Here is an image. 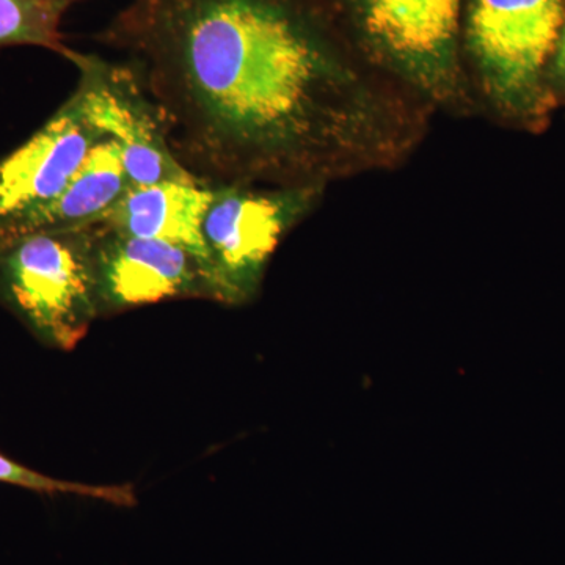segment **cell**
<instances>
[{"instance_id":"cell-1","label":"cell","mask_w":565,"mask_h":565,"mask_svg":"<svg viewBox=\"0 0 565 565\" xmlns=\"http://www.w3.org/2000/svg\"><path fill=\"white\" fill-rule=\"evenodd\" d=\"M333 24L321 0H132L95 40L193 177L327 189L403 167L435 114Z\"/></svg>"},{"instance_id":"cell-2","label":"cell","mask_w":565,"mask_h":565,"mask_svg":"<svg viewBox=\"0 0 565 565\" xmlns=\"http://www.w3.org/2000/svg\"><path fill=\"white\" fill-rule=\"evenodd\" d=\"M364 54L437 111H479L460 52L462 0H334Z\"/></svg>"},{"instance_id":"cell-3","label":"cell","mask_w":565,"mask_h":565,"mask_svg":"<svg viewBox=\"0 0 565 565\" xmlns=\"http://www.w3.org/2000/svg\"><path fill=\"white\" fill-rule=\"evenodd\" d=\"M565 0H473L467 40L479 109L537 125L548 109L546 65L556 54Z\"/></svg>"},{"instance_id":"cell-4","label":"cell","mask_w":565,"mask_h":565,"mask_svg":"<svg viewBox=\"0 0 565 565\" xmlns=\"http://www.w3.org/2000/svg\"><path fill=\"white\" fill-rule=\"evenodd\" d=\"M0 303L44 344L76 349L99 318L95 225L0 244Z\"/></svg>"},{"instance_id":"cell-5","label":"cell","mask_w":565,"mask_h":565,"mask_svg":"<svg viewBox=\"0 0 565 565\" xmlns=\"http://www.w3.org/2000/svg\"><path fill=\"white\" fill-rule=\"evenodd\" d=\"M322 188L214 184L203 222L215 302H252L278 245L321 203Z\"/></svg>"},{"instance_id":"cell-6","label":"cell","mask_w":565,"mask_h":565,"mask_svg":"<svg viewBox=\"0 0 565 565\" xmlns=\"http://www.w3.org/2000/svg\"><path fill=\"white\" fill-rule=\"evenodd\" d=\"M68 62L79 70L74 92L93 126L120 147L131 188L196 178L172 154L159 111L128 63L77 51Z\"/></svg>"},{"instance_id":"cell-7","label":"cell","mask_w":565,"mask_h":565,"mask_svg":"<svg viewBox=\"0 0 565 565\" xmlns=\"http://www.w3.org/2000/svg\"><path fill=\"white\" fill-rule=\"evenodd\" d=\"M103 137L74 92L31 139L0 159V244L28 232Z\"/></svg>"},{"instance_id":"cell-8","label":"cell","mask_w":565,"mask_h":565,"mask_svg":"<svg viewBox=\"0 0 565 565\" xmlns=\"http://www.w3.org/2000/svg\"><path fill=\"white\" fill-rule=\"evenodd\" d=\"M99 316L172 299L215 300L199 259L177 245L115 232L95 223Z\"/></svg>"},{"instance_id":"cell-9","label":"cell","mask_w":565,"mask_h":565,"mask_svg":"<svg viewBox=\"0 0 565 565\" xmlns=\"http://www.w3.org/2000/svg\"><path fill=\"white\" fill-rule=\"evenodd\" d=\"M212 196L214 185L199 178L137 185L129 189L98 223L129 236L184 248L199 259L211 280L203 222Z\"/></svg>"},{"instance_id":"cell-10","label":"cell","mask_w":565,"mask_h":565,"mask_svg":"<svg viewBox=\"0 0 565 565\" xmlns=\"http://www.w3.org/2000/svg\"><path fill=\"white\" fill-rule=\"evenodd\" d=\"M131 189L117 141L103 137L84 159L55 202L41 212L24 234L87 228ZM22 234V236H24Z\"/></svg>"},{"instance_id":"cell-11","label":"cell","mask_w":565,"mask_h":565,"mask_svg":"<svg viewBox=\"0 0 565 565\" xmlns=\"http://www.w3.org/2000/svg\"><path fill=\"white\" fill-rule=\"evenodd\" d=\"M84 0H0V51L35 46L70 61L74 50L66 46L63 18Z\"/></svg>"},{"instance_id":"cell-12","label":"cell","mask_w":565,"mask_h":565,"mask_svg":"<svg viewBox=\"0 0 565 565\" xmlns=\"http://www.w3.org/2000/svg\"><path fill=\"white\" fill-rule=\"evenodd\" d=\"M0 482L20 486L33 492L50 494H74V497L93 498L117 505H134L136 493L129 486H95L82 482L61 481L51 476L32 470L10 457L0 455Z\"/></svg>"},{"instance_id":"cell-13","label":"cell","mask_w":565,"mask_h":565,"mask_svg":"<svg viewBox=\"0 0 565 565\" xmlns=\"http://www.w3.org/2000/svg\"><path fill=\"white\" fill-rule=\"evenodd\" d=\"M556 71L559 79L565 84V22L563 32H561L559 43H557L556 50Z\"/></svg>"}]
</instances>
